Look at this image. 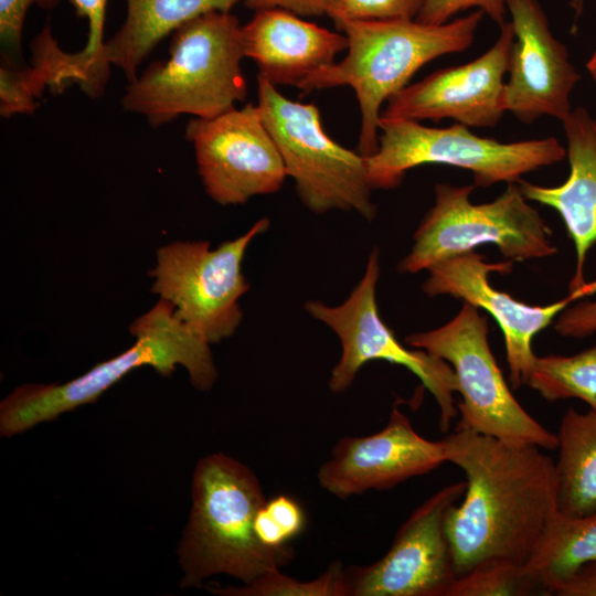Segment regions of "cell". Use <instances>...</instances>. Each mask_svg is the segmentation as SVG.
I'll use <instances>...</instances> for the list:
<instances>
[{
  "mask_svg": "<svg viewBox=\"0 0 596 596\" xmlns=\"http://www.w3.org/2000/svg\"><path fill=\"white\" fill-rule=\"evenodd\" d=\"M443 441L446 461L466 477L462 501L445 519L457 577L493 558L525 565L557 511L554 460L539 446L469 429Z\"/></svg>",
  "mask_w": 596,
  "mask_h": 596,
  "instance_id": "6da1fadb",
  "label": "cell"
},
{
  "mask_svg": "<svg viewBox=\"0 0 596 596\" xmlns=\"http://www.w3.org/2000/svg\"><path fill=\"white\" fill-rule=\"evenodd\" d=\"M483 14L477 10L443 24H426L416 19L343 21L337 29L347 36V55L307 77L298 88L308 94L350 86L361 113L358 152L369 157L379 148L384 102L406 87L426 63L467 50Z\"/></svg>",
  "mask_w": 596,
  "mask_h": 596,
  "instance_id": "7a4b0ae2",
  "label": "cell"
},
{
  "mask_svg": "<svg viewBox=\"0 0 596 596\" xmlns=\"http://www.w3.org/2000/svg\"><path fill=\"white\" fill-rule=\"evenodd\" d=\"M265 502L259 480L243 462L223 453L198 461L189 521L178 546L181 587L201 586L217 574L248 584L292 560L289 545L270 549L255 534V515Z\"/></svg>",
  "mask_w": 596,
  "mask_h": 596,
  "instance_id": "3957f363",
  "label": "cell"
},
{
  "mask_svg": "<svg viewBox=\"0 0 596 596\" xmlns=\"http://www.w3.org/2000/svg\"><path fill=\"white\" fill-rule=\"evenodd\" d=\"M242 26L223 11L183 23L173 33L169 58L128 84L121 107L145 116L153 128L183 114L210 119L235 108L247 95Z\"/></svg>",
  "mask_w": 596,
  "mask_h": 596,
  "instance_id": "277c9868",
  "label": "cell"
},
{
  "mask_svg": "<svg viewBox=\"0 0 596 596\" xmlns=\"http://www.w3.org/2000/svg\"><path fill=\"white\" fill-rule=\"evenodd\" d=\"M134 344L120 354L100 362L83 375L62 384H24L0 403V435L11 437L63 413L95 402L106 390L132 370L149 365L170 376L178 365L189 373L201 391L217 379L210 343L161 299L129 328Z\"/></svg>",
  "mask_w": 596,
  "mask_h": 596,
  "instance_id": "5b68a950",
  "label": "cell"
},
{
  "mask_svg": "<svg viewBox=\"0 0 596 596\" xmlns=\"http://www.w3.org/2000/svg\"><path fill=\"white\" fill-rule=\"evenodd\" d=\"M475 184L454 187L438 183L435 203L413 236L408 254L398 263L402 274H416L449 257L491 244L510 262H525L554 255L552 231L528 203L518 182L488 203L473 204Z\"/></svg>",
  "mask_w": 596,
  "mask_h": 596,
  "instance_id": "8992f818",
  "label": "cell"
},
{
  "mask_svg": "<svg viewBox=\"0 0 596 596\" xmlns=\"http://www.w3.org/2000/svg\"><path fill=\"white\" fill-rule=\"evenodd\" d=\"M379 148L365 157L372 189H394L405 173L423 164H446L473 174L475 187L518 182L521 175L562 161L566 149L554 137L499 142L454 124L427 127L419 121L380 117Z\"/></svg>",
  "mask_w": 596,
  "mask_h": 596,
  "instance_id": "52a82bcc",
  "label": "cell"
},
{
  "mask_svg": "<svg viewBox=\"0 0 596 596\" xmlns=\"http://www.w3.org/2000/svg\"><path fill=\"white\" fill-rule=\"evenodd\" d=\"M257 84L263 121L301 202L318 214L355 211L373 220L376 206L372 202L365 157L330 138L316 105L285 97L259 74Z\"/></svg>",
  "mask_w": 596,
  "mask_h": 596,
  "instance_id": "ba28073f",
  "label": "cell"
},
{
  "mask_svg": "<svg viewBox=\"0 0 596 596\" xmlns=\"http://www.w3.org/2000/svg\"><path fill=\"white\" fill-rule=\"evenodd\" d=\"M488 332V318L464 302L446 324L411 333L405 341L446 361L454 370L461 395L456 429L556 449L557 435L534 419L513 396L490 350Z\"/></svg>",
  "mask_w": 596,
  "mask_h": 596,
  "instance_id": "9c48e42d",
  "label": "cell"
},
{
  "mask_svg": "<svg viewBox=\"0 0 596 596\" xmlns=\"http://www.w3.org/2000/svg\"><path fill=\"white\" fill-rule=\"evenodd\" d=\"M269 226L264 217L243 235L212 249L209 242H173L157 249L152 292L210 344L233 336L243 320L240 298L249 284L242 262L251 242Z\"/></svg>",
  "mask_w": 596,
  "mask_h": 596,
  "instance_id": "30bf717a",
  "label": "cell"
},
{
  "mask_svg": "<svg viewBox=\"0 0 596 596\" xmlns=\"http://www.w3.org/2000/svg\"><path fill=\"white\" fill-rule=\"evenodd\" d=\"M379 277L380 254L375 247L369 255L363 277L341 305L328 306L319 300L305 305L307 312L332 329L341 342V356L331 371L329 389L334 393L344 392L361 368L373 360L404 366L434 396L439 407V428L446 432L457 415L454 370L446 361L421 349H407L396 339L379 312Z\"/></svg>",
  "mask_w": 596,
  "mask_h": 596,
  "instance_id": "8fae6325",
  "label": "cell"
},
{
  "mask_svg": "<svg viewBox=\"0 0 596 596\" xmlns=\"http://www.w3.org/2000/svg\"><path fill=\"white\" fill-rule=\"evenodd\" d=\"M466 482L447 485L418 505L376 562L344 570L345 596H449L457 575L445 531Z\"/></svg>",
  "mask_w": 596,
  "mask_h": 596,
  "instance_id": "7c38bea8",
  "label": "cell"
},
{
  "mask_svg": "<svg viewBox=\"0 0 596 596\" xmlns=\"http://www.w3.org/2000/svg\"><path fill=\"white\" fill-rule=\"evenodd\" d=\"M207 195L219 204L247 202L277 192L287 177L281 155L254 104L185 128Z\"/></svg>",
  "mask_w": 596,
  "mask_h": 596,
  "instance_id": "4fadbf2b",
  "label": "cell"
},
{
  "mask_svg": "<svg viewBox=\"0 0 596 596\" xmlns=\"http://www.w3.org/2000/svg\"><path fill=\"white\" fill-rule=\"evenodd\" d=\"M513 263H488L479 253L469 251L441 260L428 270L422 290L429 297L448 295L478 309L486 310L500 327L505 347L509 381L512 389L524 385L535 359L533 337L549 327L571 304L596 292V279L568 291L561 300L546 306L524 304L492 287L491 273L509 274Z\"/></svg>",
  "mask_w": 596,
  "mask_h": 596,
  "instance_id": "5bb4252c",
  "label": "cell"
},
{
  "mask_svg": "<svg viewBox=\"0 0 596 596\" xmlns=\"http://www.w3.org/2000/svg\"><path fill=\"white\" fill-rule=\"evenodd\" d=\"M514 41L511 22L500 25L494 44L476 60L438 70L393 95L381 111L387 119L434 121L450 118L467 127L496 126L503 114V77Z\"/></svg>",
  "mask_w": 596,
  "mask_h": 596,
  "instance_id": "9a60e30c",
  "label": "cell"
},
{
  "mask_svg": "<svg viewBox=\"0 0 596 596\" xmlns=\"http://www.w3.org/2000/svg\"><path fill=\"white\" fill-rule=\"evenodd\" d=\"M514 41L503 107L530 124L547 115L563 121L571 113L570 94L581 75L563 43L553 36L538 0H505Z\"/></svg>",
  "mask_w": 596,
  "mask_h": 596,
  "instance_id": "2e32d148",
  "label": "cell"
},
{
  "mask_svg": "<svg viewBox=\"0 0 596 596\" xmlns=\"http://www.w3.org/2000/svg\"><path fill=\"white\" fill-rule=\"evenodd\" d=\"M446 462L443 439L422 437L397 406L385 427L363 437H343L318 470V482L345 499L368 490H383Z\"/></svg>",
  "mask_w": 596,
  "mask_h": 596,
  "instance_id": "e0dca14e",
  "label": "cell"
},
{
  "mask_svg": "<svg viewBox=\"0 0 596 596\" xmlns=\"http://www.w3.org/2000/svg\"><path fill=\"white\" fill-rule=\"evenodd\" d=\"M244 56L275 86L298 85L347 50L344 33L330 31L279 8L257 10L242 26Z\"/></svg>",
  "mask_w": 596,
  "mask_h": 596,
  "instance_id": "ac0fdd59",
  "label": "cell"
},
{
  "mask_svg": "<svg viewBox=\"0 0 596 596\" xmlns=\"http://www.w3.org/2000/svg\"><path fill=\"white\" fill-rule=\"evenodd\" d=\"M567 139L570 174L557 187H542L522 179L518 184L528 200L554 209L575 249L576 263L568 291L586 284L585 262L596 244V116L584 107L562 121Z\"/></svg>",
  "mask_w": 596,
  "mask_h": 596,
  "instance_id": "d6986e66",
  "label": "cell"
},
{
  "mask_svg": "<svg viewBox=\"0 0 596 596\" xmlns=\"http://www.w3.org/2000/svg\"><path fill=\"white\" fill-rule=\"evenodd\" d=\"M246 0H127L125 22L104 43L100 65L120 68L128 82L137 78V70L153 47L183 23L211 11L230 12Z\"/></svg>",
  "mask_w": 596,
  "mask_h": 596,
  "instance_id": "ffe728a7",
  "label": "cell"
},
{
  "mask_svg": "<svg viewBox=\"0 0 596 596\" xmlns=\"http://www.w3.org/2000/svg\"><path fill=\"white\" fill-rule=\"evenodd\" d=\"M556 435L558 512L583 515L596 511V413L568 408L562 415Z\"/></svg>",
  "mask_w": 596,
  "mask_h": 596,
  "instance_id": "44dd1931",
  "label": "cell"
},
{
  "mask_svg": "<svg viewBox=\"0 0 596 596\" xmlns=\"http://www.w3.org/2000/svg\"><path fill=\"white\" fill-rule=\"evenodd\" d=\"M589 563H596V511L566 515L557 510L524 568L545 595H550L554 585Z\"/></svg>",
  "mask_w": 596,
  "mask_h": 596,
  "instance_id": "7402d4cb",
  "label": "cell"
},
{
  "mask_svg": "<svg viewBox=\"0 0 596 596\" xmlns=\"http://www.w3.org/2000/svg\"><path fill=\"white\" fill-rule=\"evenodd\" d=\"M524 384L546 401L578 398L596 413V344L573 355L535 356Z\"/></svg>",
  "mask_w": 596,
  "mask_h": 596,
  "instance_id": "603a6c76",
  "label": "cell"
},
{
  "mask_svg": "<svg viewBox=\"0 0 596 596\" xmlns=\"http://www.w3.org/2000/svg\"><path fill=\"white\" fill-rule=\"evenodd\" d=\"M543 594V588L528 574L524 565L493 558L472 567L456 578L449 596H526Z\"/></svg>",
  "mask_w": 596,
  "mask_h": 596,
  "instance_id": "cb8c5ba5",
  "label": "cell"
},
{
  "mask_svg": "<svg viewBox=\"0 0 596 596\" xmlns=\"http://www.w3.org/2000/svg\"><path fill=\"white\" fill-rule=\"evenodd\" d=\"M76 14L88 20V38L84 49L67 54V66L76 83L91 98L103 95L109 73L99 62L104 46L106 0H70Z\"/></svg>",
  "mask_w": 596,
  "mask_h": 596,
  "instance_id": "d4e9b609",
  "label": "cell"
},
{
  "mask_svg": "<svg viewBox=\"0 0 596 596\" xmlns=\"http://www.w3.org/2000/svg\"><path fill=\"white\" fill-rule=\"evenodd\" d=\"M206 589L223 596H345L344 568L337 562L311 581L302 582L270 571L244 586L221 587L215 584Z\"/></svg>",
  "mask_w": 596,
  "mask_h": 596,
  "instance_id": "484cf974",
  "label": "cell"
},
{
  "mask_svg": "<svg viewBox=\"0 0 596 596\" xmlns=\"http://www.w3.org/2000/svg\"><path fill=\"white\" fill-rule=\"evenodd\" d=\"M425 0H329L326 14L336 26L343 21L414 20Z\"/></svg>",
  "mask_w": 596,
  "mask_h": 596,
  "instance_id": "4316f807",
  "label": "cell"
},
{
  "mask_svg": "<svg viewBox=\"0 0 596 596\" xmlns=\"http://www.w3.org/2000/svg\"><path fill=\"white\" fill-rule=\"evenodd\" d=\"M60 0H0V40L4 65L21 67V40L25 14L33 4L54 8Z\"/></svg>",
  "mask_w": 596,
  "mask_h": 596,
  "instance_id": "83f0119b",
  "label": "cell"
},
{
  "mask_svg": "<svg viewBox=\"0 0 596 596\" xmlns=\"http://www.w3.org/2000/svg\"><path fill=\"white\" fill-rule=\"evenodd\" d=\"M478 8L497 24L505 22V0H425L416 20L426 24H443L456 13Z\"/></svg>",
  "mask_w": 596,
  "mask_h": 596,
  "instance_id": "f1b7e54d",
  "label": "cell"
},
{
  "mask_svg": "<svg viewBox=\"0 0 596 596\" xmlns=\"http://www.w3.org/2000/svg\"><path fill=\"white\" fill-rule=\"evenodd\" d=\"M553 324L554 330L562 337L585 338L596 333V299L567 307Z\"/></svg>",
  "mask_w": 596,
  "mask_h": 596,
  "instance_id": "f546056e",
  "label": "cell"
},
{
  "mask_svg": "<svg viewBox=\"0 0 596 596\" xmlns=\"http://www.w3.org/2000/svg\"><path fill=\"white\" fill-rule=\"evenodd\" d=\"M264 508L288 541L304 530L306 515L301 505L294 498L278 494L268 501L266 500Z\"/></svg>",
  "mask_w": 596,
  "mask_h": 596,
  "instance_id": "4dcf8cb0",
  "label": "cell"
},
{
  "mask_svg": "<svg viewBox=\"0 0 596 596\" xmlns=\"http://www.w3.org/2000/svg\"><path fill=\"white\" fill-rule=\"evenodd\" d=\"M550 595L596 596V563L584 565L574 575L554 585Z\"/></svg>",
  "mask_w": 596,
  "mask_h": 596,
  "instance_id": "1f68e13d",
  "label": "cell"
},
{
  "mask_svg": "<svg viewBox=\"0 0 596 596\" xmlns=\"http://www.w3.org/2000/svg\"><path fill=\"white\" fill-rule=\"evenodd\" d=\"M329 0H246L245 4L254 10L279 8L299 17H319L326 14Z\"/></svg>",
  "mask_w": 596,
  "mask_h": 596,
  "instance_id": "d6a6232c",
  "label": "cell"
},
{
  "mask_svg": "<svg viewBox=\"0 0 596 596\" xmlns=\"http://www.w3.org/2000/svg\"><path fill=\"white\" fill-rule=\"evenodd\" d=\"M586 68L588 70L589 74L592 75V77L596 82V50L593 53V55L590 56V58L588 60V62L586 64Z\"/></svg>",
  "mask_w": 596,
  "mask_h": 596,
  "instance_id": "836d02e7",
  "label": "cell"
},
{
  "mask_svg": "<svg viewBox=\"0 0 596 596\" xmlns=\"http://www.w3.org/2000/svg\"><path fill=\"white\" fill-rule=\"evenodd\" d=\"M582 3H583V0H574L572 6H574L575 8H577V11L579 12L581 9H582Z\"/></svg>",
  "mask_w": 596,
  "mask_h": 596,
  "instance_id": "e575fe53",
  "label": "cell"
}]
</instances>
